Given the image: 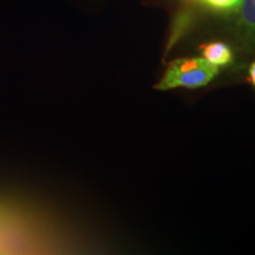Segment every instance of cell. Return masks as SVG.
<instances>
[{"label":"cell","mask_w":255,"mask_h":255,"mask_svg":"<svg viewBox=\"0 0 255 255\" xmlns=\"http://www.w3.org/2000/svg\"><path fill=\"white\" fill-rule=\"evenodd\" d=\"M219 69L210 65L205 58H184L174 60L169 65L157 89L175 88L197 89L205 87L218 75Z\"/></svg>","instance_id":"6da1fadb"},{"label":"cell","mask_w":255,"mask_h":255,"mask_svg":"<svg viewBox=\"0 0 255 255\" xmlns=\"http://www.w3.org/2000/svg\"><path fill=\"white\" fill-rule=\"evenodd\" d=\"M203 58L208 62L210 65L220 68L225 66L232 62L233 55L232 50L226 45V44L215 41V43H209L202 47Z\"/></svg>","instance_id":"7a4b0ae2"},{"label":"cell","mask_w":255,"mask_h":255,"mask_svg":"<svg viewBox=\"0 0 255 255\" xmlns=\"http://www.w3.org/2000/svg\"><path fill=\"white\" fill-rule=\"evenodd\" d=\"M242 0H200V2L218 11H229V9L238 7Z\"/></svg>","instance_id":"3957f363"},{"label":"cell","mask_w":255,"mask_h":255,"mask_svg":"<svg viewBox=\"0 0 255 255\" xmlns=\"http://www.w3.org/2000/svg\"><path fill=\"white\" fill-rule=\"evenodd\" d=\"M250 79H251L252 84H253V87L255 88V60L252 63V65L250 68Z\"/></svg>","instance_id":"277c9868"}]
</instances>
